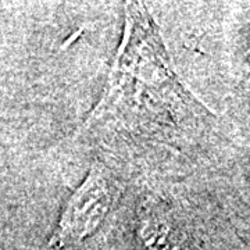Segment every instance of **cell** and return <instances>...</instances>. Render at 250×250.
<instances>
[{
    "label": "cell",
    "instance_id": "cell-3",
    "mask_svg": "<svg viewBox=\"0 0 250 250\" xmlns=\"http://www.w3.org/2000/svg\"><path fill=\"white\" fill-rule=\"evenodd\" d=\"M142 238L147 250H181L177 233L168 224L157 220L143 227Z\"/></svg>",
    "mask_w": 250,
    "mask_h": 250
},
{
    "label": "cell",
    "instance_id": "cell-2",
    "mask_svg": "<svg viewBox=\"0 0 250 250\" xmlns=\"http://www.w3.org/2000/svg\"><path fill=\"white\" fill-rule=\"evenodd\" d=\"M113 199L114 185L110 172L103 164H93L86 179L68 200L50 245L64 248L88 238L111 210Z\"/></svg>",
    "mask_w": 250,
    "mask_h": 250
},
{
    "label": "cell",
    "instance_id": "cell-1",
    "mask_svg": "<svg viewBox=\"0 0 250 250\" xmlns=\"http://www.w3.org/2000/svg\"><path fill=\"white\" fill-rule=\"evenodd\" d=\"M205 107L188 93L171 68L159 29L142 3H128L125 32L107 89L88 124L108 117L132 128L189 124Z\"/></svg>",
    "mask_w": 250,
    "mask_h": 250
}]
</instances>
